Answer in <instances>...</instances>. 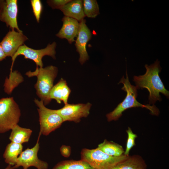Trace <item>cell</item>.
<instances>
[{"mask_svg":"<svg viewBox=\"0 0 169 169\" xmlns=\"http://www.w3.org/2000/svg\"><path fill=\"white\" fill-rule=\"evenodd\" d=\"M160 63L157 59L150 65L145 64L146 73L143 75L133 77V80L138 90L146 88L149 91V105H154L156 101L160 102L162 100L160 93L169 98V91L165 88L159 75L161 69Z\"/></svg>","mask_w":169,"mask_h":169,"instance_id":"cell-1","label":"cell"},{"mask_svg":"<svg viewBox=\"0 0 169 169\" xmlns=\"http://www.w3.org/2000/svg\"><path fill=\"white\" fill-rule=\"evenodd\" d=\"M126 78H125L124 76H122L118 84L122 83L123 84L121 90L126 92V96L123 101L120 103L112 111L106 115L107 121L110 122L118 120L122 115V113L124 111L133 107L146 108L150 111L151 115H158L160 113L159 110L154 105H152L149 104L143 105L137 100L138 89L136 86L130 83L126 71Z\"/></svg>","mask_w":169,"mask_h":169,"instance_id":"cell-2","label":"cell"},{"mask_svg":"<svg viewBox=\"0 0 169 169\" xmlns=\"http://www.w3.org/2000/svg\"><path fill=\"white\" fill-rule=\"evenodd\" d=\"M58 72V68L50 65L44 68L36 67L35 71L27 72L26 74L28 77L36 76L37 82L34 85L36 93L45 106L49 104L51 100L49 96L51 90Z\"/></svg>","mask_w":169,"mask_h":169,"instance_id":"cell-3","label":"cell"},{"mask_svg":"<svg viewBox=\"0 0 169 169\" xmlns=\"http://www.w3.org/2000/svg\"><path fill=\"white\" fill-rule=\"evenodd\" d=\"M129 155L124 154L118 157L108 155L98 148H83L80 153L81 159L87 162L94 169H111Z\"/></svg>","mask_w":169,"mask_h":169,"instance_id":"cell-4","label":"cell"},{"mask_svg":"<svg viewBox=\"0 0 169 169\" xmlns=\"http://www.w3.org/2000/svg\"><path fill=\"white\" fill-rule=\"evenodd\" d=\"M21 115L19 106L13 97L0 99V133H5L19 122Z\"/></svg>","mask_w":169,"mask_h":169,"instance_id":"cell-5","label":"cell"},{"mask_svg":"<svg viewBox=\"0 0 169 169\" xmlns=\"http://www.w3.org/2000/svg\"><path fill=\"white\" fill-rule=\"evenodd\" d=\"M34 102L38 107L37 110L40 125L39 134L47 136L59 128L64 121L56 110L47 108L41 100L35 99Z\"/></svg>","mask_w":169,"mask_h":169,"instance_id":"cell-6","label":"cell"},{"mask_svg":"<svg viewBox=\"0 0 169 169\" xmlns=\"http://www.w3.org/2000/svg\"><path fill=\"white\" fill-rule=\"evenodd\" d=\"M56 43L54 42L52 44H49L45 48L40 49H35L31 48L25 44L20 46L16 52L12 57V64L10 71H12V68L14 61L18 56L22 55L25 59L33 60L36 63L37 67H43V64L42 59L45 55H48L55 59Z\"/></svg>","mask_w":169,"mask_h":169,"instance_id":"cell-7","label":"cell"},{"mask_svg":"<svg viewBox=\"0 0 169 169\" xmlns=\"http://www.w3.org/2000/svg\"><path fill=\"white\" fill-rule=\"evenodd\" d=\"M40 136L39 135L37 141L33 147L28 148L21 152L14 166L15 169L20 166H22L23 169H28L30 166H34L38 169H48V163L39 159L38 156L39 149V140Z\"/></svg>","mask_w":169,"mask_h":169,"instance_id":"cell-8","label":"cell"},{"mask_svg":"<svg viewBox=\"0 0 169 169\" xmlns=\"http://www.w3.org/2000/svg\"><path fill=\"white\" fill-rule=\"evenodd\" d=\"M92 104L67 103L61 108L56 110L57 113L62 118L64 122L73 121L79 123L82 118H86L90 114Z\"/></svg>","mask_w":169,"mask_h":169,"instance_id":"cell-9","label":"cell"},{"mask_svg":"<svg viewBox=\"0 0 169 169\" xmlns=\"http://www.w3.org/2000/svg\"><path fill=\"white\" fill-rule=\"evenodd\" d=\"M91 37V33L86 24L85 20L84 19L79 22L78 33L75 44L76 51L79 54V62L81 65L89 59L86 46Z\"/></svg>","mask_w":169,"mask_h":169,"instance_id":"cell-10","label":"cell"},{"mask_svg":"<svg viewBox=\"0 0 169 169\" xmlns=\"http://www.w3.org/2000/svg\"><path fill=\"white\" fill-rule=\"evenodd\" d=\"M28 39L23 32L11 30L0 43L6 57H12L19 47L24 44V42Z\"/></svg>","mask_w":169,"mask_h":169,"instance_id":"cell-11","label":"cell"},{"mask_svg":"<svg viewBox=\"0 0 169 169\" xmlns=\"http://www.w3.org/2000/svg\"><path fill=\"white\" fill-rule=\"evenodd\" d=\"M18 6L17 0H6L0 10V21L4 22L11 30L16 29L22 32L18 27L17 21Z\"/></svg>","mask_w":169,"mask_h":169,"instance_id":"cell-12","label":"cell"},{"mask_svg":"<svg viewBox=\"0 0 169 169\" xmlns=\"http://www.w3.org/2000/svg\"><path fill=\"white\" fill-rule=\"evenodd\" d=\"M63 24L56 36L61 39L65 38L69 43L75 41L78 33L79 23L78 21L72 18L64 16L62 18Z\"/></svg>","mask_w":169,"mask_h":169,"instance_id":"cell-13","label":"cell"},{"mask_svg":"<svg viewBox=\"0 0 169 169\" xmlns=\"http://www.w3.org/2000/svg\"><path fill=\"white\" fill-rule=\"evenodd\" d=\"M71 92V90L66 80L61 78L53 86L50 92L49 96L51 100L54 99L59 104H60L63 101L65 105L68 103V100Z\"/></svg>","mask_w":169,"mask_h":169,"instance_id":"cell-14","label":"cell"},{"mask_svg":"<svg viewBox=\"0 0 169 169\" xmlns=\"http://www.w3.org/2000/svg\"><path fill=\"white\" fill-rule=\"evenodd\" d=\"M65 16L75 19L79 22L84 19V14L81 0H71L60 9Z\"/></svg>","mask_w":169,"mask_h":169,"instance_id":"cell-15","label":"cell"},{"mask_svg":"<svg viewBox=\"0 0 169 169\" xmlns=\"http://www.w3.org/2000/svg\"><path fill=\"white\" fill-rule=\"evenodd\" d=\"M146 165L143 158L139 155L129 156L111 169H146Z\"/></svg>","mask_w":169,"mask_h":169,"instance_id":"cell-16","label":"cell"},{"mask_svg":"<svg viewBox=\"0 0 169 169\" xmlns=\"http://www.w3.org/2000/svg\"><path fill=\"white\" fill-rule=\"evenodd\" d=\"M22 144L11 142L6 146L3 154L6 163L12 166L15 165L18 156L23 151Z\"/></svg>","mask_w":169,"mask_h":169,"instance_id":"cell-17","label":"cell"},{"mask_svg":"<svg viewBox=\"0 0 169 169\" xmlns=\"http://www.w3.org/2000/svg\"><path fill=\"white\" fill-rule=\"evenodd\" d=\"M9 139L12 142L22 144L28 142L32 134V131L29 128H23L18 124L11 129Z\"/></svg>","mask_w":169,"mask_h":169,"instance_id":"cell-18","label":"cell"},{"mask_svg":"<svg viewBox=\"0 0 169 169\" xmlns=\"http://www.w3.org/2000/svg\"><path fill=\"white\" fill-rule=\"evenodd\" d=\"M97 148L105 154L113 156H120L124 154L125 152L121 146L106 139L99 144Z\"/></svg>","mask_w":169,"mask_h":169,"instance_id":"cell-19","label":"cell"},{"mask_svg":"<svg viewBox=\"0 0 169 169\" xmlns=\"http://www.w3.org/2000/svg\"><path fill=\"white\" fill-rule=\"evenodd\" d=\"M52 169H94L87 162L79 160H63L58 163Z\"/></svg>","mask_w":169,"mask_h":169,"instance_id":"cell-20","label":"cell"},{"mask_svg":"<svg viewBox=\"0 0 169 169\" xmlns=\"http://www.w3.org/2000/svg\"><path fill=\"white\" fill-rule=\"evenodd\" d=\"M23 81V78L17 71H10L9 77H6L4 84L5 92L9 95L13 89Z\"/></svg>","mask_w":169,"mask_h":169,"instance_id":"cell-21","label":"cell"},{"mask_svg":"<svg viewBox=\"0 0 169 169\" xmlns=\"http://www.w3.org/2000/svg\"><path fill=\"white\" fill-rule=\"evenodd\" d=\"M83 6L85 16L95 18L100 14L99 5L96 0H84Z\"/></svg>","mask_w":169,"mask_h":169,"instance_id":"cell-22","label":"cell"},{"mask_svg":"<svg viewBox=\"0 0 169 169\" xmlns=\"http://www.w3.org/2000/svg\"><path fill=\"white\" fill-rule=\"evenodd\" d=\"M126 131L127 134V139L126 149L124 154L128 156L131 149L136 145L135 140L137 137V135L132 132L131 128L129 127H128Z\"/></svg>","mask_w":169,"mask_h":169,"instance_id":"cell-23","label":"cell"},{"mask_svg":"<svg viewBox=\"0 0 169 169\" xmlns=\"http://www.w3.org/2000/svg\"><path fill=\"white\" fill-rule=\"evenodd\" d=\"M30 2L33 14L37 21L39 23L43 10L42 3L40 0H31Z\"/></svg>","mask_w":169,"mask_h":169,"instance_id":"cell-24","label":"cell"},{"mask_svg":"<svg viewBox=\"0 0 169 169\" xmlns=\"http://www.w3.org/2000/svg\"><path fill=\"white\" fill-rule=\"evenodd\" d=\"M71 1V0H47V2L53 9H60Z\"/></svg>","mask_w":169,"mask_h":169,"instance_id":"cell-25","label":"cell"},{"mask_svg":"<svg viewBox=\"0 0 169 169\" xmlns=\"http://www.w3.org/2000/svg\"><path fill=\"white\" fill-rule=\"evenodd\" d=\"M60 151L62 156L64 157L68 158L71 155V147L69 146L62 145L60 148Z\"/></svg>","mask_w":169,"mask_h":169,"instance_id":"cell-26","label":"cell"},{"mask_svg":"<svg viewBox=\"0 0 169 169\" xmlns=\"http://www.w3.org/2000/svg\"><path fill=\"white\" fill-rule=\"evenodd\" d=\"M6 57L0 43V61L5 59Z\"/></svg>","mask_w":169,"mask_h":169,"instance_id":"cell-27","label":"cell"},{"mask_svg":"<svg viewBox=\"0 0 169 169\" xmlns=\"http://www.w3.org/2000/svg\"><path fill=\"white\" fill-rule=\"evenodd\" d=\"M4 169H15V168L14 166H12L10 165H8V166Z\"/></svg>","mask_w":169,"mask_h":169,"instance_id":"cell-28","label":"cell"},{"mask_svg":"<svg viewBox=\"0 0 169 169\" xmlns=\"http://www.w3.org/2000/svg\"><path fill=\"white\" fill-rule=\"evenodd\" d=\"M4 0H0V10L4 2Z\"/></svg>","mask_w":169,"mask_h":169,"instance_id":"cell-29","label":"cell"}]
</instances>
